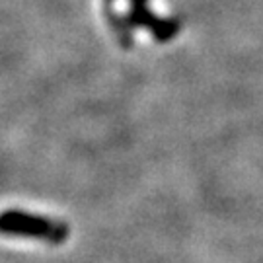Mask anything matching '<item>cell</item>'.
Here are the masks:
<instances>
[{
	"mask_svg": "<svg viewBox=\"0 0 263 263\" xmlns=\"http://www.w3.org/2000/svg\"><path fill=\"white\" fill-rule=\"evenodd\" d=\"M0 230L14 236H28V238L47 240L51 244L65 242L66 234H68V228L63 222H55V220L33 215H22V213H12V215L2 216Z\"/></svg>",
	"mask_w": 263,
	"mask_h": 263,
	"instance_id": "6da1fadb",
	"label": "cell"
}]
</instances>
